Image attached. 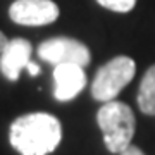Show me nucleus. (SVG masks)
Returning <instances> with one entry per match:
<instances>
[{"instance_id":"obj_1","label":"nucleus","mask_w":155,"mask_h":155,"mask_svg":"<svg viewBox=\"0 0 155 155\" xmlns=\"http://www.w3.org/2000/svg\"><path fill=\"white\" fill-rule=\"evenodd\" d=\"M9 140L21 155H48L61 143L62 126L52 114L33 112L12 122Z\"/></svg>"},{"instance_id":"obj_2","label":"nucleus","mask_w":155,"mask_h":155,"mask_svg":"<svg viewBox=\"0 0 155 155\" xmlns=\"http://www.w3.org/2000/svg\"><path fill=\"white\" fill-rule=\"evenodd\" d=\"M97 122L104 134V143L109 152L122 153L131 145L136 121H134V114L129 105L117 102V100L105 102L98 109Z\"/></svg>"},{"instance_id":"obj_3","label":"nucleus","mask_w":155,"mask_h":155,"mask_svg":"<svg viewBox=\"0 0 155 155\" xmlns=\"http://www.w3.org/2000/svg\"><path fill=\"white\" fill-rule=\"evenodd\" d=\"M134 72L136 64L131 57H114L97 71L91 84V97L100 102L114 100L121 93V90L134 78Z\"/></svg>"},{"instance_id":"obj_4","label":"nucleus","mask_w":155,"mask_h":155,"mask_svg":"<svg viewBox=\"0 0 155 155\" xmlns=\"http://www.w3.org/2000/svg\"><path fill=\"white\" fill-rule=\"evenodd\" d=\"M38 55L45 62L52 66L59 64H78V66H88L91 61L88 47L81 43L79 40L67 38V36H55V38L45 40L38 47Z\"/></svg>"},{"instance_id":"obj_5","label":"nucleus","mask_w":155,"mask_h":155,"mask_svg":"<svg viewBox=\"0 0 155 155\" xmlns=\"http://www.w3.org/2000/svg\"><path fill=\"white\" fill-rule=\"evenodd\" d=\"M9 16L21 26H45L57 21L59 7L52 0H16Z\"/></svg>"},{"instance_id":"obj_6","label":"nucleus","mask_w":155,"mask_h":155,"mask_svg":"<svg viewBox=\"0 0 155 155\" xmlns=\"http://www.w3.org/2000/svg\"><path fill=\"white\" fill-rule=\"evenodd\" d=\"M54 97L59 102H67L83 91L86 86V74L83 67L78 64H59L54 69Z\"/></svg>"},{"instance_id":"obj_7","label":"nucleus","mask_w":155,"mask_h":155,"mask_svg":"<svg viewBox=\"0 0 155 155\" xmlns=\"http://www.w3.org/2000/svg\"><path fill=\"white\" fill-rule=\"evenodd\" d=\"M31 43L24 38L11 40L0 54V71L9 81H17L21 69L28 67L31 57Z\"/></svg>"},{"instance_id":"obj_8","label":"nucleus","mask_w":155,"mask_h":155,"mask_svg":"<svg viewBox=\"0 0 155 155\" xmlns=\"http://www.w3.org/2000/svg\"><path fill=\"white\" fill-rule=\"evenodd\" d=\"M140 110L147 116H155V64L148 67L138 90Z\"/></svg>"},{"instance_id":"obj_9","label":"nucleus","mask_w":155,"mask_h":155,"mask_svg":"<svg viewBox=\"0 0 155 155\" xmlns=\"http://www.w3.org/2000/svg\"><path fill=\"white\" fill-rule=\"evenodd\" d=\"M102 7L114 12H129L136 5V0H97Z\"/></svg>"},{"instance_id":"obj_10","label":"nucleus","mask_w":155,"mask_h":155,"mask_svg":"<svg viewBox=\"0 0 155 155\" xmlns=\"http://www.w3.org/2000/svg\"><path fill=\"white\" fill-rule=\"evenodd\" d=\"M121 155H145V153L138 148V147H134V145H129V147H127V148L124 150Z\"/></svg>"},{"instance_id":"obj_11","label":"nucleus","mask_w":155,"mask_h":155,"mask_svg":"<svg viewBox=\"0 0 155 155\" xmlns=\"http://www.w3.org/2000/svg\"><path fill=\"white\" fill-rule=\"evenodd\" d=\"M28 71H29L31 76H38L40 74V66L38 64H35V62H29L28 64Z\"/></svg>"},{"instance_id":"obj_12","label":"nucleus","mask_w":155,"mask_h":155,"mask_svg":"<svg viewBox=\"0 0 155 155\" xmlns=\"http://www.w3.org/2000/svg\"><path fill=\"white\" fill-rule=\"evenodd\" d=\"M7 43H9V40H7V36L2 31H0V54H2V50L7 47Z\"/></svg>"}]
</instances>
